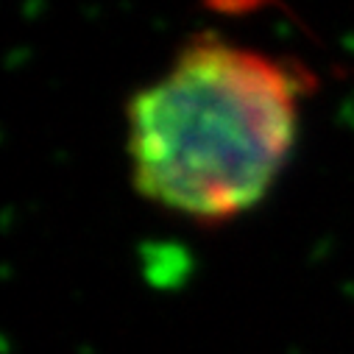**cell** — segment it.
<instances>
[{"mask_svg": "<svg viewBox=\"0 0 354 354\" xmlns=\"http://www.w3.org/2000/svg\"><path fill=\"white\" fill-rule=\"evenodd\" d=\"M299 95L301 81L285 62L196 34L129 101L126 148L137 193L201 223L243 215L290 156Z\"/></svg>", "mask_w": 354, "mask_h": 354, "instance_id": "6da1fadb", "label": "cell"}]
</instances>
